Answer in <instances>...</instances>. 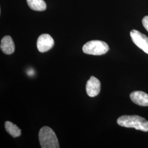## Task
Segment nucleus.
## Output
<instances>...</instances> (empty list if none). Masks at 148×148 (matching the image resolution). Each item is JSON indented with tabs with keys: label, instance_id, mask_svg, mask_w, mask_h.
Masks as SVG:
<instances>
[{
	"label": "nucleus",
	"instance_id": "obj_1",
	"mask_svg": "<svg viewBox=\"0 0 148 148\" xmlns=\"http://www.w3.org/2000/svg\"><path fill=\"white\" fill-rule=\"evenodd\" d=\"M117 123L122 127L133 128L144 132L148 131V121L138 115H123L117 120Z\"/></svg>",
	"mask_w": 148,
	"mask_h": 148
},
{
	"label": "nucleus",
	"instance_id": "obj_2",
	"mask_svg": "<svg viewBox=\"0 0 148 148\" xmlns=\"http://www.w3.org/2000/svg\"><path fill=\"white\" fill-rule=\"evenodd\" d=\"M38 139L41 148H60L57 136L50 127H42L39 131Z\"/></svg>",
	"mask_w": 148,
	"mask_h": 148
},
{
	"label": "nucleus",
	"instance_id": "obj_3",
	"mask_svg": "<svg viewBox=\"0 0 148 148\" xmlns=\"http://www.w3.org/2000/svg\"><path fill=\"white\" fill-rule=\"evenodd\" d=\"M109 47L106 43L99 40H92L85 44L82 47L84 53L90 55L101 56L108 52Z\"/></svg>",
	"mask_w": 148,
	"mask_h": 148
},
{
	"label": "nucleus",
	"instance_id": "obj_4",
	"mask_svg": "<svg viewBox=\"0 0 148 148\" xmlns=\"http://www.w3.org/2000/svg\"><path fill=\"white\" fill-rule=\"evenodd\" d=\"M130 35L133 42L138 47L148 54V37L136 30L130 32Z\"/></svg>",
	"mask_w": 148,
	"mask_h": 148
},
{
	"label": "nucleus",
	"instance_id": "obj_5",
	"mask_svg": "<svg viewBox=\"0 0 148 148\" xmlns=\"http://www.w3.org/2000/svg\"><path fill=\"white\" fill-rule=\"evenodd\" d=\"M54 45V40L49 34H42L37 39V49L38 51L41 53L47 52L53 47Z\"/></svg>",
	"mask_w": 148,
	"mask_h": 148
},
{
	"label": "nucleus",
	"instance_id": "obj_6",
	"mask_svg": "<svg viewBox=\"0 0 148 148\" xmlns=\"http://www.w3.org/2000/svg\"><path fill=\"white\" fill-rule=\"evenodd\" d=\"M101 87L100 81L95 76H91L86 86L87 94L90 97H95L100 93Z\"/></svg>",
	"mask_w": 148,
	"mask_h": 148
},
{
	"label": "nucleus",
	"instance_id": "obj_7",
	"mask_svg": "<svg viewBox=\"0 0 148 148\" xmlns=\"http://www.w3.org/2000/svg\"><path fill=\"white\" fill-rule=\"evenodd\" d=\"M130 98L133 102L138 106H148V95L142 91H134L130 94Z\"/></svg>",
	"mask_w": 148,
	"mask_h": 148
},
{
	"label": "nucleus",
	"instance_id": "obj_8",
	"mask_svg": "<svg viewBox=\"0 0 148 148\" xmlns=\"http://www.w3.org/2000/svg\"><path fill=\"white\" fill-rule=\"evenodd\" d=\"M1 49L5 54H11L15 51V45L12 38L10 36H5L1 41Z\"/></svg>",
	"mask_w": 148,
	"mask_h": 148
},
{
	"label": "nucleus",
	"instance_id": "obj_9",
	"mask_svg": "<svg viewBox=\"0 0 148 148\" xmlns=\"http://www.w3.org/2000/svg\"><path fill=\"white\" fill-rule=\"evenodd\" d=\"M27 5L34 11H43L46 10L47 5L43 0H27Z\"/></svg>",
	"mask_w": 148,
	"mask_h": 148
},
{
	"label": "nucleus",
	"instance_id": "obj_10",
	"mask_svg": "<svg viewBox=\"0 0 148 148\" xmlns=\"http://www.w3.org/2000/svg\"><path fill=\"white\" fill-rule=\"evenodd\" d=\"M5 129L6 131L13 138L18 137L21 135V130L11 122H5Z\"/></svg>",
	"mask_w": 148,
	"mask_h": 148
},
{
	"label": "nucleus",
	"instance_id": "obj_11",
	"mask_svg": "<svg viewBox=\"0 0 148 148\" xmlns=\"http://www.w3.org/2000/svg\"><path fill=\"white\" fill-rule=\"evenodd\" d=\"M142 24L145 29L148 32V16H144L142 19Z\"/></svg>",
	"mask_w": 148,
	"mask_h": 148
}]
</instances>
